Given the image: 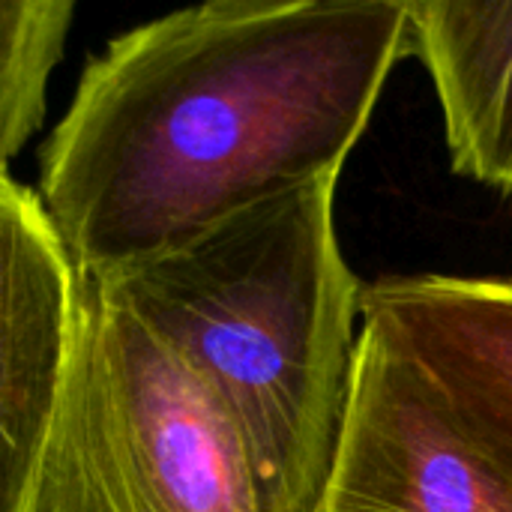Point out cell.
<instances>
[{
	"mask_svg": "<svg viewBox=\"0 0 512 512\" xmlns=\"http://www.w3.org/2000/svg\"><path fill=\"white\" fill-rule=\"evenodd\" d=\"M405 54L408 0H216L108 42L42 150L69 264L111 279L339 177Z\"/></svg>",
	"mask_w": 512,
	"mask_h": 512,
	"instance_id": "6da1fadb",
	"label": "cell"
},
{
	"mask_svg": "<svg viewBox=\"0 0 512 512\" xmlns=\"http://www.w3.org/2000/svg\"><path fill=\"white\" fill-rule=\"evenodd\" d=\"M336 180L264 198L171 252L90 279L213 399L261 512H315L348 405L363 285L339 249Z\"/></svg>",
	"mask_w": 512,
	"mask_h": 512,
	"instance_id": "7a4b0ae2",
	"label": "cell"
},
{
	"mask_svg": "<svg viewBox=\"0 0 512 512\" xmlns=\"http://www.w3.org/2000/svg\"><path fill=\"white\" fill-rule=\"evenodd\" d=\"M24 512H261L243 447L213 399L84 276Z\"/></svg>",
	"mask_w": 512,
	"mask_h": 512,
	"instance_id": "3957f363",
	"label": "cell"
},
{
	"mask_svg": "<svg viewBox=\"0 0 512 512\" xmlns=\"http://www.w3.org/2000/svg\"><path fill=\"white\" fill-rule=\"evenodd\" d=\"M315 512H512L417 363L360 318L348 405Z\"/></svg>",
	"mask_w": 512,
	"mask_h": 512,
	"instance_id": "277c9868",
	"label": "cell"
},
{
	"mask_svg": "<svg viewBox=\"0 0 512 512\" xmlns=\"http://www.w3.org/2000/svg\"><path fill=\"white\" fill-rule=\"evenodd\" d=\"M512 495V276H384L360 291Z\"/></svg>",
	"mask_w": 512,
	"mask_h": 512,
	"instance_id": "5b68a950",
	"label": "cell"
},
{
	"mask_svg": "<svg viewBox=\"0 0 512 512\" xmlns=\"http://www.w3.org/2000/svg\"><path fill=\"white\" fill-rule=\"evenodd\" d=\"M78 300L36 192L0 171V512H24L57 405Z\"/></svg>",
	"mask_w": 512,
	"mask_h": 512,
	"instance_id": "8992f818",
	"label": "cell"
},
{
	"mask_svg": "<svg viewBox=\"0 0 512 512\" xmlns=\"http://www.w3.org/2000/svg\"><path fill=\"white\" fill-rule=\"evenodd\" d=\"M408 39L435 84L453 171L512 192V0H408Z\"/></svg>",
	"mask_w": 512,
	"mask_h": 512,
	"instance_id": "52a82bcc",
	"label": "cell"
},
{
	"mask_svg": "<svg viewBox=\"0 0 512 512\" xmlns=\"http://www.w3.org/2000/svg\"><path fill=\"white\" fill-rule=\"evenodd\" d=\"M72 18L75 6L66 0H0V171L45 117Z\"/></svg>",
	"mask_w": 512,
	"mask_h": 512,
	"instance_id": "ba28073f",
	"label": "cell"
}]
</instances>
